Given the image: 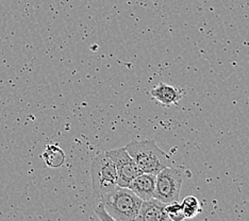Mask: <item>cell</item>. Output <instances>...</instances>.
<instances>
[{
  "label": "cell",
  "instance_id": "obj_8",
  "mask_svg": "<svg viewBox=\"0 0 249 221\" xmlns=\"http://www.w3.org/2000/svg\"><path fill=\"white\" fill-rule=\"evenodd\" d=\"M151 97L156 99L159 103L165 106L178 104L182 98V90L167 83H159L156 87L150 90Z\"/></svg>",
  "mask_w": 249,
  "mask_h": 221
},
{
  "label": "cell",
  "instance_id": "obj_9",
  "mask_svg": "<svg viewBox=\"0 0 249 221\" xmlns=\"http://www.w3.org/2000/svg\"><path fill=\"white\" fill-rule=\"evenodd\" d=\"M44 162L46 165L52 168H58L64 164L65 161V153L58 145L49 144L46 146L43 153Z\"/></svg>",
  "mask_w": 249,
  "mask_h": 221
},
{
  "label": "cell",
  "instance_id": "obj_2",
  "mask_svg": "<svg viewBox=\"0 0 249 221\" xmlns=\"http://www.w3.org/2000/svg\"><path fill=\"white\" fill-rule=\"evenodd\" d=\"M99 199L114 221L135 220L143 203L129 187L121 186L107 192Z\"/></svg>",
  "mask_w": 249,
  "mask_h": 221
},
{
  "label": "cell",
  "instance_id": "obj_12",
  "mask_svg": "<svg viewBox=\"0 0 249 221\" xmlns=\"http://www.w3.org/2000/svg\"><path fill=\"white\" fill-rule=\"evenodd\" d=\"M95 214L100 220H113L110 215L107 214L104 203L101 201L98 203V205L95 207Z\"/></svg>",
  "mask_w": 249,
  "mask_h": 221
},
{
  "label": "cell",
  "instance_id": "obj_3",
  "mask_svg": "<svg viewBox=\"0 0 249 221\" xmlns=\"http://www.w3.org/2000/svg\"><path fill=\"white\" fill-rule=\"evenodd\" d=\"M90 175L93 192L97 198L118 186L115 164L107 152H101L94 157L90 165Z\"/></svg>",
  "mask_w": 249,
  "mask_h": 221
},
{
  "label": "cell",
  "instance_id": "obj_7",
  "mask_svg": "<svg viewBox=\"0 0 249 221\" xmlns=\"http://www.w3.org/2000/svg\"><path fill=\"white\" fill-rule=\"evenodd\" d=\"M156 180V174L142 172L131 181V183L129 184L128 187L140 198L141 200L146 201L151 199V198H154Z\"/></svg>",
  "mask_w": 249,
  "mask_h": 221
},
{
  "label": "cell",
  "instance_id": "obj_4",
  "mask_svg": "<svg viewBox=\"0 0 249 221\" xmlns=\"http://www.w3.org/2000/svg\"><path fill=\"white\" fill-rule=\"evenodd\" d=\"M183 178V170L180 168L169 166L162 169L157 174L154 198L166 204L178 201Z\"/></svg>",
  "mask_w": 249,
  "mask_h": 221
},
{
  "label": "cell",
  "instance_id": "obj_1",
  "mask_svg": "<svg viewBox=\"0 0 249 221\" xmlns=\"http://www.w3.org/2000/svg\"><path fill=\"white\" fill-rule=\"evenodd\" d=\"M124 148L144 173L157 175L162 169L173 166L171 156L160 149L154 139L132 140Z\"/></svg>",
  "mask_w": 249,
  "mask_h": 221
},
{
  "label": "cell",
  "instance_id": "obj_11",
  "mask_svg": "<svg viewBox=\"0 0 249 221\" xmlns=\"http://www.w3.org/2000/svg\"><path fill=\"white\" fill-rule=\"evenodd\" d=\"M166 212L168 217L173 221L184 220V214L182 212V205L178 201H173L166 204Z\"/></svg>",
  "mask_w": 249,
  "mask_h": 221
},
{
  "label": "cell",
  "instance_id": "obj_6",
  "mask_svg": "<svg viewBox=\"0 0 249 221\" xmlns=\"http://www.w3.org/2000/svg\"><path fill=\"white\" fill-rule=\"evenodd\" d=\"M135 220L141 221H168L171 220L166 212V203L156 198L143 201Z\"/></svg>",
  "mask_w": 249,
  "mask_h": 221
},
{
  "label": "cell",
  "instance_id": "obj_5",
  "mask_svg": "<svg viewBox=\"0 0 249 221\" xmlns=\"http://www.w3.org/2000/svg\"><path fill=\"white\" fill-rule=\"evenodd\" d=\"M107 153L115 164L118 186L128 187L133 179L142 173V170L140 169L124 147L109 150Z\"/></svg>",
  "mask_w": 249,
  "mask_h": 221
},
{
  "label": "cell",
  "instance_id": "obj_10",
  "mask_svg": "<svg viewBox=\"0 0 249 221\" xmlns=\"http://www.w3.org/2000/svg\"><path fill=\"white\" fill-rule=\"evenodd\" d=\"M181 205H182V212L185 219H192L201 213L200 201L195 196L185 197L183 201L181 202Z\"/></svg>",
  "mask_w": 249,
  "mask_h": 221
}]
</instances>
